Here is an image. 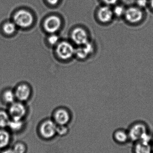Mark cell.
I'll return each mask as SVG.
<instances>
[{
	"instance_id": "cell-2",
	"label": "cell",
	"mask_w": 153,
	"mask_h": 153,
	"mask_svg": "<svg viewBox=\"0 0 153 153\" xmlns=\"http://www.w3.org/2000/svg\"><path fill=\"white\" fill-rule=\"evenodd\" d=\"M75 49L71 43L67 41H61L56 45V53L60 59L69 60L75 55Z\"/></svg>"
},
{
	"instance_id": "cell-3",
	"label": "cell",
	"mask_w": 153,
	"mask_h": 153,
	"mask_svg": "<svg viewBox=\"0 0 153 153\" xmlns=\"http://www.w3.org/2000/svg\"><path fill=\"white\" fill-rule=\"evenodd\" d=\"M33 20L32 14L25 10L18 11L13 16V21L16 26L23 28L31 26Z\"/></svg>"
},
{
	"instance_id": "cell-8",
	"label": "cell",
	"mask_w": 153,
	"mask_h": 153,
	"mask_svg": "<svg viewBox=\"0 0 153 153\" xmlns=\"http://www.w3.org/2000/svg\"><path fill=\"white\" fill-rule=\"evenodd\" d=\"M112 139L117 144L123 146L131 143L127 129L118 128L114 130L112 134Z\"/></svg>"
},
{
	"instance_id": "cell-7",
	"label": "cell",
	"mask_w": 153,
	"mask_h": 153,
	"mask_svg": "<svg viewBox=\"0 0 153 153\" xmlns=\"http://www.w3.org/2000/svg\"><path fill=\"white\" fill-rule=\"evenodd\" d=\"M61 21L60 18L55 15L48 17L44 23V27L46 32L50 34L58 31L61 27Z\"/></svg>"
},
{
	"instance_id": "cell-4",
	"label": "cell",
	"mask_w": 153,
	"mask_h": 153,
	"mask_svg": "<svg viewBox=\"0 0 153 153\" xmlns=\"http://www.w3.org/2000/svg\"><path fill=\"white\" fill-rule=\"evenodd\" d=\"M57 125L54 120H48L41 124L40 127V133L43 138L50 139L57 134Z\"/></svg>"
},
{
	"instance_id": "cell-22",
	"label": "cell",
	"mask_w": 153,
	"mask_h": 153,
	"mask_svg": "<svg viewBox=\"0 0 153 153\" xmlns=\"http://www.w3.org/2000/svg\"><path fill=\"white\" fill-rule=\"evenodd\" d=\"M48 42L50 45L56 46L59 42V37L57 35L52 34L48 38Z\"/></svg>"
},
{
	"instance_id": "cell-28",
	"label": "cell",
	"mask_w": 153,
	"mask_h": 153,
	"mask_svg": "<svg viewBox=\"0 0 153 153\" xmlns=\"http://www.w3.org/2000/svg\"><path fill=\"white\" fill-rule=\"evenodd\" d=\"M150 4H151V6L153 9V0H151L150 1Z\"/></svg>"
},
{
	"instance_id": "cell-25",
	"label": "cell",
	"mask_w": 153,
	"mask_h": 153,
	"mask_svg": "<svg viewBox=\"0 0 153 153\" xmlns=\"http://www.w3.org/2000/svg\"><path fill=\"white\" fill-rule=\"evenodd\" d=\"M107 5H113L117 2L118 0H102Z\"/></svg>"
},
{
	"instance_id": "cell-27",
	"label": "cell",
	"mask_w": 153,
	"mask_h": 153,
	"mask_svg": "<svg viewBox=\"0 0 153 153\" xmlns=\"http://www.w3.org/2000/svg\"><path fill=\"white\" fill-rule=\"evenodd\" d=\"M1 153H15L12 149H6L3 151Z\"/></svg>"
},
{
	"instance_id": "cell-29",
	"label": "cell",
	"mask_w": 153,
	"mask_h": 153,
	"mask_svg": "<svg viewBox=\"0 0 153 153\" xmlns=\"http://www.w3.org/2000/svg\"><path fill=\"white\" fill-rule=\"evenodd\" d=\"M152 153H153V142L152 144Z\"/></svg>"
},
{
	"instance_id": "cell-14",
	"label": "cell",
	"mask_w": 153,
	"mask_h": 153,
	"mask_svg": "<svg viewBox=\"0 0 153 153\" xmlns=\"http://www.w3.org/2000/svg\"><path fill=\"white\" fill-rule=\"evenodd\" d=\"M132 144V153H152V143L140 141Z\"/></svg>"
},
{
	"instance_id": "cell-9",
	"label": "cell",
	"mask_w": 153,
	"mask_h": 153,
	"mask_svg": "<svg viewBox=\"0 0 153 153\" xmlns=\"http://www.w3.org/2000/svg\"><path fill=\"white\" fill-rule=\"evenodd\" d=\"M71 38L74 43L78 46L84 45L89 40V36L87 31L81 27L76 28L72 31Z\"/></svg>"
},
{
	"instance_id": "cell-17",
	"label": "cell",
	"mask_w": 153,
	"mask_h": 153,
	"mask_svg": "<svg viewBox=\"0 0 153 153\" xmlns=\"http://www.w3.org/2000/svg\"><path fill=\"white\" fill-rule=\"evenodd\" d=\"M9 113L4 111H0V128H3L8 127L10 120Z\"/></svg>"
},
{
	"instance_id": "cell-23",
	"label": "cell",
	"mask_w": 153,
	"mask_h": 153,
	"mask_svg": "<svg viewBox=\"0 0 153 153\" xmlns=\"http://www.w3.org/2000/svg\"><path fill=\"white\" fill-rule=\"evenodd\" d=\"M68 128L66 126H58L57 127L56 134L60 136H64L68 133Z\"/></svg>"
},
{
	"instance_id": "cell-11",
	"label": "cell",
	"mask_w": 153,
	"mask_h": 153,
	"mask_svg": "<svg viewBox=\"0 0 153 153\" xmlns=\"http://www.w3.org/2000/svg\"><path fill=\"white\" fill-rule=\"evenodd\" d=\"M14 93L17 100L20 102L25 101L30 97L31 91L29 86L22 84L16 87Z\"/></svg>"
},
{
	"instance_id": "cell-20",
	"label": "cell",
	"mask_w": 153,
	"mask_h": 153,
	"mask_svg": "<svg viewBox=\"0 0 153 153\" xmlns=\"http://www.w3.org/2000/svg\"><path fill=\"white\" fill-rule=\"evenodd\" d=\"M12 150L15 153H25L27 151V147L24 144L19 143L14 145Z\"/></svg>"
},
{
	"instance_id": "cell-24",
	"label": "cell",
	"mask_w": 153,
	"mask_h": 153,
	"mask_svg": "<svg viewBox=\"0 0 153 153\" xmlns=\"http://www.w3.org/2000/svg\"><path fill=\"white\" fill-rule=\"evenodd\" d=\"M137 6L141 9L145 8L148 4V1L147 0H137Z\"/></svg>"
},
{
	"instance_id": "cell-12",
	"label": "cell",
	"mask_w": 153,
	"mask_h": 153,
	"mask_svg": "<svg viewBox=\"0 0 153 153\" xmlns=\"http://www.w3.org/2000/svg\"><path fill=\"white\" fill-rule=\"evenodd\" d=\"M114 15L113 10L108 5L102 6L98 11V18L100 21L103 23L111 21Z\"/></svg>"
},
{
	"instance_id": "cell-10",
	"label": "cell",
	"mask_w": 153,
	"mask_h": 153,
	"mask_svg": "<svg viewBox=\"0 0 153 153\" xmlns=\"http://www.w3.org/2000/svg\"><path fill=\"white\" fill-rule=\"evenodd\" d=\"M94 51V45L89 41L84 45L78 46V47L75 48V55L78 58L84 59L92 54Z\"/></svg>"
},
{
	"instance_id": "cell-15",
	"label": "cell",
	"mask_w": 153,
	"mask_h": 153,
	"mask_svg": "<svg viewBox=\"0 0 153 153\" xmlns=\"http://www.w3.org/2000/svg\"><path fill=\"white\" fill-rule=\"evenodd\" d=\"M10 136L4 129H0V149L5 148L10 143Z\"/></svg>"
},
{
	"instance_id": "cell-1",
	"label": "cell",
	"mask_w": 153,
	"mask_h": 153,
	"mask_svg": "<svg viewBox=\"0 0 153 153\" xmlns=\"http://www.w3.org/2000/svg\"><path fill=\"white\" fill-rule=\"evenodd\" d=\"M131 143L143 141L152 143L153 134L147 123L143 121H136L131 124L127 128Z\"/></svg>"
},
{
	"instance_id": "cell-26",
	"label": "cell",
	"mask_w": 153,
	"mask_h": 153,
	"mask_svg": "<svg viewBox=\"0 0 153 153\" xmlns=\"http://www.w3.org/2000/svg\"><path fill=\"white\" fill-rule=\"evenodd\" d=\"M47 1L50 4L54 5L58 3L59 0H47Z\"/></svg>"
},
{
	"instance_id": "cell-21",
	"label": "cell",
	"mask_w": 153,
	"mask_h": 153,
	"mask_svg": "<svg viewBox=\"0 0 153 153\" xmlns=\"http://www.w3.org/2000/svg\"><path fill=\"white\" fill-rule=\"evenodd\" d=\"M125 10V7L122 5H117L113 10L114 15L118 17L124 16Z\"/></svg>"
},
{
	"instance_id": "cell-18",
	"label": "cell",
	"mask_w": 153,
	"mask_h": 153,
	"mask_svg": "<svg viewBox=\"0 0 153 153\" xmlns=\"http://www.w3.org/2000/svg\"><path fill=\"white\" fill-rule=\"evenodd\" d=\"M16 27L17 26L14 22H7L4 24L2 29L5 34L10 35L15 32L16 30Z\"/></svg>"
},
{
	"instance_id": "cell-5",
	"label": "cell",
	"mask_w": 153,
	"mask_h": 153,
	"mask_svg": "<svg viewBox=\"0 0 153 153\" xmlns=\"http://www.w3.org/2000/svg\"><path fill=\"white\" fill-rule=\"evenodd\" d=\"M26 113V107L21 102H14L11 104L8 112L11 119L21 120H22Z\"/></svg>"
},
{
	"instance_id": "cell-6",
	"label": "cell",
	"mask_w": 153,
	"mask_h": 153,
	"mask_svg": "<svg viewBox=\"0 0 153 153\" xmlns=\"http://www.w3.org/2000/svg\"><path fill=\"white\" fill-rule=\"evenodd\" d=\"M124 16L128 22L137 23L143 19V13L138 6H131L126 9Z\"/></svg>"
},
{
	"instance_id": "cell-13",
	"label": "cell",
	"mask_w": 153,
	"mask_h": 153,
	"mask_svg": "<svg viewBox=\"0 0 153 153\" xmlns=\"http://www.w3.org/2000/svg\"><path fill=\"white\" fill-rule=\"evenodd\" d=\"M70 120V114L66 110L59 109L54 114V121L58 126H66Z\"/></svg>"
},
{
	"instance_id": "cell-16",
	"label": "cell",
	"mask_w": 153,
	"mask_h": 153,
	"mask_svg": "<svg viewBox=\"0 0 153 153\" xmlns=\"http://www.w3.org/2000/svg\"><path fill=\"white\" fill-rule=\"evenodd\" d=\"M23 126V123L21 120L11 119L8 124V127L13 132H18L21 130Z\"/></svg>"
},
{
	"instance_id": "cell-19",
	"label": "cell",
	"mask_w": 153,
	"mask_h": 153,
	"mask_svg": "<svg viewBox=\"0 0 153 153\" xmlns=\"http://www.w3.org/2000/svg\"><path fill=\"white\" fill-rule=\"evenodd\" d=\"M3 98L6 103L10 104L14 102L16 99L14 91L10 90H7L4 92Z\"/></svg>"
}]
</instances>
